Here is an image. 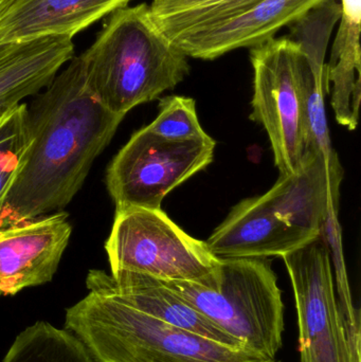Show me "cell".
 <instances>
[{"mask_svg":"<svg viewBox=\"0 0 361 362\" xmlns=\"http://www.w3.org/2000/svg\"><path fill=\"white\" fill-rule=\"evenodd\" d=\"M28 118L31 144L0 212V229L63 211L124 117L91 95L78 57L28 106Z\"/></svg>","mask_w":361,"mask_h":362,"instance_id":"obj_1","label":"cell"},{"mask_svg":"<svg viewBox=\"0 0 361 362\" xmlns=\"http://www.w3.org/2000/svg\"><path fill=\"white\" fill-rule=\"evenodd\" d=\"M80 59L89 93L122 117L190 74L188 57L161 31L146 4L112 13Z\"/></svg>","mask_w":361,"mask_h":362,"instance_id":"obj_2","label":"cell"},{"mask_svg":"<svg viewBox=\"0 0 361 362\" xmlns=\"http://www.w3.org/2000/svg\"><path fill=\"white\" fill-rule=\"evenodd\" d=\"M86 286L88 295L66 312L64 329L95 362H266L245 349L199 337L129 305L108 288L97 269L88 272Z\"/></svg>","mask_w":361,"mask_h":362,"instance_id":"obj_3","label":"cell"},{"mask_svg":"<svg viewBox=\"0 0 361 362\" xmlns=\"http://www.w3.org/2000/svg\"><path fill=\"white\" fill-rule=\"evenodd\" d=\"M161 282L252 354L277 359L284 303L271 259H220L218 269L203 282Z\"/></svg>","mask_w":361,"mask_h":362,"instance_id":"obj_4","label":"cell"},{"mask_svg":"<svg viewBox=\"0 0 361 362\" xmlns=\"http://www.w3.org/2000/svg\"><path fill=\"white\" fill-rule=\"evenodd\" d=\"M105 250L110 272L160 281L203 282L220 267L206 243L187 234L161 209L116 210Z\"/></svg>","mask_w":361,"mask_h":362,"instance_id":"obj_5","label":"cell"},{"mask_svg":"<svg viewBox=\"0 0 361 362\" xmlns=\"http://www.w3.org/2000/svg\"><path fill=\"white\" fill-rule=\"evenodd\" d=\"M299 53L300 45L290 36L271 38L250 51L254 68L250 119L267 132L280 176L296 174L309 153Z\"/></svg>","mask_w":361,"mask_h":362,"instance_id":"obj_6","label":"cell"},{"mask_svg":"<svg viewBox=\"0 0 361 362\" xmlns=\"http://www.w3.org/2000/svg\"><path fill=\"white\" fill-rule=\"evenodd\" d=\"M215 146L210 136L173 140L146 127L136 132L106 172V187L116 210L161 209L170 192L212 163Z\"/></svg>","mask_w":361,"mask_h":362,"instance_id":"obj_7","label":"cell"},{"mask_svg":"<svg viewBox=\"0 0 361 362\" xmlns=\"http://www.w3.org/2000/svg\"><path fill=\"white\" fill-rule=\"evenodd\" d=\"M282 259L296 301L300 362H361L341 318L328 243L320 235Z\"/></svg>","mask_w":361,"mask_h":362,"instance_id":"obj_8","label":"cell"},{"mask_svg":"<svg viewBox=\"0 0 361 362\" xmlns=\"http://www.w3.org/2000/svg\"><path fill=\"white\" fill-rule=\"evenodd\" d=\"M71 233L63 211L0 229V296L50 282Z\"/></svg>","mask_w":361,"mask_h":362,"instance_id":"obj_9","label":"cell"},{"mask_svg":"<svg viewBox=\"0 0 361 362\" xmlns=\"http://www.w3.org/2000/svg\"><path fill=\"white\" fill-rule=\"evenodd\" d=\"M321 234L278 216L266 196L242 200L206 240L218 259L283 257Z\"/></svg>","mask_w":361,"mask_h":362,"instance_id":"obj_10","label":"cell"},{"mask_svg":"<svg viewBox=\"0 0 361 362\" xmlns=\"http://www.w3.org/2000/svg\"><path fill=\"white\" fill-rule=\"evenodd\" d=\"M326 0H259L243 12L171 40L188 57L214 59L239 48H254L276 37Z\"/></svg>","mask_w":361,"mask_h":362,"instance_id":"obj_11","label":"cell"},{"mask_svg":"<svg viewBox=\"0 0 361 362\" xmlns=\"http://www.w3.org/2000/svg\"><path fill=\"white\" fill-rule=\"evenodd\" d=\"M343 177L336 152H311L296 174L280 176L265 196L280 218L322 234L337 217Z\"/></svg>","mask_w":361,"mask_h":362,"instance_id":"obj_12","label":"cell"},{"mask_svg":"<svg viewBox=\"0 0 361 362\" xmlns=\"http://www.w3.org/2000/svg\"><path fill=\"white\" fill-rule=\"evenodd\" d=\"M131 0H0V46L73 38Z\"/></svg>","mask_w":361,"mask_h":362,"instance_id":"obj_13","label":"cell"},{"mask_svg":"<svg viewBox=\"0 0 361 362\" xmlns=\"http://www.w3.org/2000/svg\"><path fill=\"white\" fill-rule=\"evenodd\" d=\"M73 57L70 37L0 46V117L46 88Z\"/></svg>","mask_w":361,"mask_h":362,"instance_id":"obj_14","label":"cell"},{"mask_svg":"<svg viewBox=\"0 0 361 362\" xmlns=\"http://www.w3.org/2000/svg\"><path fill=\"white\" fill-rule=\"evenodd\" d=\"M99 274L114 295L137 310L199 337L231 348L244 349L237 340L210 322L161 281L131 272L108 274L99 270Z\"/></svg>","mask_w":361,"mask_h":362,"instance_id":"obj_15","label":"cell"},{"mask_svg":"<svg viewBox=\"0 0 361 362\" xmlns=\"http://www.w3.org/2000/svg\"><path fill=\"white\" fill-rule=\"evenodd\" d=\"M341 25L328 66L329 83L333 84L332 107L337 122L355 131L360 121V0H343Z\"/></svg>","mask_w":361,"mask_h":362,"instance_id":"obj_16","label":"cell"},{"mask_svg":"<svg viewBox=\"0 0 361 362\" xmlns=\"http://www.w3.org/2000/svg\"><path fill=\"white\" fill-rule=\"evenodd\" d=\"M259 0H152L153 17L170 38L227 21Z\"/></svg>","mask_w":361,"mask_h":362,"instance_id":"obj_17","label":"cell"},{"mask_svg":"<svg viewBox=\"0 0 361 362\" xmlns=\"http://www.w3.org/2000/svg\"><path fill=\"white\" fill-rule=\"evenodd\" d=\"M2 362L95 361L73 334L38 321L15 338Z\"/></svg>","mask_w":361,"mask_h":362,"instance_id":"obj_18","label":"cell"},{"mask_svg":"<svg viewBox=\"0 0 361 362\" xmlns=\"http://www.w3.org/2000/svg\"><path fill=\"white\" fill-rule=\"evenodd\" d=\"M31 144L28 105L20 103L0 117V212Z\"/></svg>","mask_w":361,"mask_h":362,"instance_id":"obj_19","label":"cell"},{"mask_svg":"<svg viewBox=\"0 0 361 362\" xmlns=\"http://www.w3.org/2000/svg\"><path fill=\"white\" fill-rule=\"evenodd\" d=\"M146 127L167 139L193 140L209 136L197 118L195 100L182 95L161 99L158 116Z\"/></svg>","mask_w":361,"mask_h":362,"instance_id":"obj_20","label":"cell"},{"mask_svg":"<svg viewBox=\"0 0 361 362\" xmlns=\"http://www.w3.org/2000/svg\"><path fill=\"white\" fill-rule=\"evenodd\" d=\"M266 362H282V361H277V359H275V361H266Z\"/></svg>","mask_w":361,"mask_h":362,"instance_id":"obj_21","label":"cell"}]
</instances>
